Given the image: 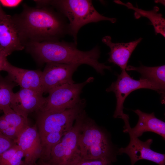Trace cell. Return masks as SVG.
Wrapping results in <instances>:
<instances>
[{
  "instance_id": "1",
  "label": "cell",
  "mask_w": 165,
  "mask_h": 165,
  "mask_svg": "<svg viewBox=\"0 0 165 165\" xmlns=\"http://www.w3.org/2000/svg\"><path fill=\"white\" fill-rule=\"evenodd\" d=\"M50 6L25 5L20 13L11 16L24 47L31 42L59 41L69 34L66 18Z\"/></svg>"
},
{
  "instance_id": "2",
  "label": "cell",
  "mask_w": 165,
  "mask_h": 165,
  "mask_svg": "<svg viewBox=\"0 0 165 165\" xmlns=\"http://www.w3.org/2000/svg\"><path fill=\"white\" fill-rule=\"evenodd\" d=\"M76 45L64 41H46L29 43L25 48L41 63L86 64L101 75L104 74L105 69L111 70V66L99 62L100 52L98 46L84 51L78 50Z\"/></svg>"
},
{
  "instance_id": "3",
  "label": "cell",
  "mask_w": 165,
  "mask_h": 165,
  "mask_svg": "<svg viewBox=\"0 0 165 165\" xmlns=\"http://www.w3.org/2000/svg\"><path fill=\"white\" fill-rule=\"evenodd\" d=\"M81 125L78 144L82 160L115 161L118 149L108 134L87 116L84 110L79 114Z\"/></svg>"
},
{
  "instance_id": "4",
  "label": "cell",
  "mask_w": 165,
  "mask_h": 165,
  "mask_svg": "<svg viewBox=\"0 0 165 165\" xmlns=\"http://www.w3.org/2000/svg\"><path fill=\"white\" fill-rule=\"evenodd\" d=\"M50 5L55 8L69 20V34L77 44V35L80 29L86 24L103 20L112 23L116 19L104 16L94 6L92 1L88 0H50Z\"/></svg>"
},
{
  "instance_id": "5",
  "label": "cell",
  "mask_w": 165,
  "mask_h": 165,
  "mask_svg": "<svg viewBox=\"0 0 165 165\" xmlns=\"http://www.w3.org/2000/svg\"><path fill=\"white\" fill-rule=\"evenodd\" d=\"M86 105L85 99H81L74 107L55 112L39 111L36 125L41 140L47 135L55 132L66 134L73 127L74 123Z\"/></svg>"
},
{
  "instance_id": "6",
  "label": "cell",
  "mask_w": 165,
  "mask_h": 165,
  "mask_svg": "<svg viewBox=\"0 0 165 165\" xmlns=\"http://www.w3.org/2000/svg\"><path fill=\"white\" fill-rule=\"evenodd\" d=\"M117 76L116 81L112 82L106 91L114 93L116 97V105L113 117L121 118L125 123L129 122V117L128 115L123 113V105L126 98L131 93L140 89H150L159 94L160 91L155 85L148 80L141 78L138 80L134 79L125 70H121V73Z\"/></svg>"
},
{
  "instance_id": "7",
  "label": "cell",
  "mask_w": 165,
  "mask_h": 165,
  "mask_svg": "<svg viewBox=\"0 0 165 165\" xmlns=\"http://www.w3.org/2000/svg\"><path fill=\"white\" fill-rule=\"evenodd\" d=\"M80 125L79 114L71 129L52 149L48 161L55 165H74L82 160L78 144Z\"/></svg>"
},
{
  "instance_id": "8",
  "label": "cell",
  "mask_w": 165,
  "mask_h": 165,
  "mask_svg": "<svg viewBox=\"0 0 165 165\" xmlns=\"http://www.w3.org/2000/svg\"><path fill=\"white\" fill-rule=\"evenodd\" d=\"M94 80L93 77H90L81 83L68 84L53 89L46 97L40 111L59 112L74 107L81 99L80 95L84 87Z\"/></svg>"
},
{
  "instance_id": "9",
  "label": "cell",
  "mask_w": 165,
  "mask_h": 165,
  "mask_svg": "<svg viewBox=\"0 0 165 165\" xmlns=\"http://www.w3.org/2000/svg\"><path fill=\"white\" fill-rule=\"evenodd\" d=\"M80 65L56 63H46L42 74V93H48L59 86L75 83L72 79L73 75Z\"/></svg>"
},
{
  "instance_id": "10",
  "label": "cell",
  "mask_w": 165,
  "mask_h": 165,
  "mask_svg": "<svg viewBox=\"0 0 165 165\" xmlns=\"http://www.w3.org/2000/svg\"><path fill=\"white\" fill-rule=\"evenodd\" d=\"M130 141L125 148L118 149V154L125 153L129 157L131 165H134L138 161L145 160L154 162L159 165H165V155L156 152L150 148L153 140L149 139L145 141L128 133Z\"/></svg>"
},
{
  "instance_id": "11",
  "label": "cell",
  "mask_w": 165,
  "mask_h": 165,
  "mask_svg": "<svg viewBox=\"0 0 165 165\" xmlns=\"http://www.w3.org/2000/svg\"><path fill=\"white\" fill-rule=\"evenodd\" d=\"M42 95L37 91L21 88L14 93L10 107L18 114L27 118L29 114L42 109L46 99Z\"/></svg>"
},
{
  "instance_id": "12",
  "label": "cell",
  "mask_w": 165,
  "mask_h": 165,
  "mask_svg": "<svg viewBox=\"0 0 165 165\" xmlns=\"http://www.w3.org/2000/svg\"><path fill=\"white\" fill-rule=\"evenodd\" d=\"M15 142L24 153L25 162L30 165H36V162L41 156L42 148L36 124L24 130Z\"/></svg>"
},
{
  "instance_id": "13",
  "label": "cell",
  "mask_w": 165,
  "mask_h": 165,
  "mask_svg": "<svg viewBox=\"0 0 165 165\" xmlns=\"http://www.w3.org/2000/svg\"><path fill=\"white\" fill-rule=\"evenodd\" d=\"M2 70L7 72V77L8 79L18 84L21 88L31 89L42 93V71L39 70L24 69L15 67L10 64L7 60L4 63Z\"/></svg>"
},
{
  "instance_id": "14",
  "label": "cell",
  "mask_w": 165,
  "mask_h": 165,
  "mask_svg": "<svg viewBox=\"0 0 165 165\" xmlns=\"http://www.w3.org/2000/svg\"><path fill=\"white\" fill-rule=\"evenodd\" d=\"M138 116V120L136 125L131 128L129 123L125 124L124 132L130 133L138 138L146 132L155 133L165 139V123L157 118L154 112L147 113L139 109L134 111Z\"/></svg>"
},
{
  "instance_id": "15",
  "label": "cell",
  "mask_w": 165,
  "mask_h": 165,
  "mask_svg": "<svg viewBox=\"0 0 165 165\" xmlns=\"http://www.w3.org/2000/svg\"><path fill=\"white\" fill-rule=\"evenodd\" d=\"M142 39L140 38L128 42L115 43L112 42L110 36H105L102 42L110 49L108 61L118 65L121 70H126L131 54Z\"/></svg>"
},
{
  "instance_id": "16",
  "label": "cell",
  "mask_w": 165,
  "mask_h": 165,
  "mask_svg": "<svg viewBox=\"0 0 165 165\" xmlns=\"http://www.w3.org/2000/svg\"><path fill=\"white\" fill-rule=\"evenodd\" d=\"M24 48L11 16L0 19V49L9 55Z\"/></svg>"
},
{
  "instance_id": "17",
  "label": "cell",
  "mask_w": 165,
  "mask_h": 165,
  "mask_svg": "<svg viewBox=\"0 0 165 165\" xmlns=\"http://www.w3.org/2000/svg\"><path fill=\"white\" fill-rule=\"evenodd\" d=\"M126 70L136 71L141 75L140 78L146 79L155 85L159 89L162 102L165 101V65L147 67L141 65L138 67L131 65L127 67Z\"/></svg>"
},
{
  "instance_id": "18",
  "label": "cell",
  "mask_w": 165,
  "mask_h": 165,
  "mask_svg": "<svg viewBox=\"0 0 165 165\" xmlns=\"http://www.w3.org/2000/svg\"><path fill=\"white\" fill-rule=\"evenodd\" d=\"M114 2L134 10V17L136 19H139L141 17L148 18L153 26L155 34L156 35L160 34L165 37V20L161 13H158L159 10V7L155 6L152 10L147 11L134 7L130 2L125 3L120 0H115Z\"/></svg>"
},
{
  "instance_id": "19",
  "label": "cell",
  "mask_w": 165,
  "mask_h": 165,
  "mask_svg": "<svg viewBox=\"0 0 165 165\" xmlns=\"http://www.w3.org/2000/svg\"><path fill=\"white\" fill-rule=\"evenodd\" d=\"M65 134L55 132L49 134L41 140L42 152L40 160H49L53 148L61 140Z\"/></svg>"
},
{
  "instance_id": "20",
  "label": "cell",
  "mask_w": 165,
  "mask_h": 165,
  "mask_svg": "<svg viewBox=\"0 0 165 165\" xmlns=\"http://www.w3.org/2000/svg\"><path fill=\"white\" fill-rule=\"evenodd\" d=\"M3 116L8 123L22 132L29 126L27 118H25L16 113L10 106L2 108Z\"/></svg>"
},
{
  "instance_id": "21",
  "label": "cell",
  "mask_w": 165,
  "mask_h": 165,
  "mask_svg": "<svg viewBox=\"0 0 165 165\" xmlns=\"http://www.w3.org/2000/svg\"><path fill=\"white\" fill-rule=\"evenodd\" d=\"M15 83L7 77L0 75V107L2 108L10 106L14 94L13 89Z\"/></svg>"
},
{
  "instance_id": "22",
  "label": "cell",
  "mask_w": 165,
  "mask_h": 165,
  "mask_svg": "<svg viewBox=\"0 0 165 165\" xmlns=\"http://www.w3.org/2000/svg\"><path fill=\"white\" fill-rule=\"evenodd\" d=\"M19 148L18 146L16 144L0 154V165H6Z\"/></svg>"
},
{
  "instance_id": "23",
  "label": "cell",
  "mask_w": 165,
  "mask_h": 165,
  "mask_svg": "<svg viewBox=\"0 0 165 165\" xmlns=\"http://www.w3.org/2000/svg\"><path fill=\"white\" fill-rule=\"evenodd\" d=\"M16 144L13 140L6 137L0 132V154Z\"/></svg>"
},
{
  "instance_id": "24",
  "label": "cell",
  "mask_w": 165,
  "mask_h": 165,
  "mask_svg": "<svg viewBox=\"0 0 165 165\" xmlns=\"http://www.w3.org/2000/svg\"><path fill=\"white\" fill-rule=\"evenodd\" d=\"M21 132L16 127L10 126L1 132L6 137L13 140L15 142Z\"/></svg>"
},
{
  "instance_id": "25",
  "label": "cell",
  "mask_w": 165,
  "mask_h": 165,
  "mask_svg": "<svg viewBox=\"0 0 165 165\" xmlns=\"http://www.w3.org/2000/svg\"><path fill=\"white\" fill-rule=\"evenodd\" d=\"M24 157V153L19 148L6 165H21L24 162L22 160Z\"/></svg>"
},
{
  "instance_id": "26",
  "label": "cell",
  "mask_w": 165,
  "mask_h": 165,
  "mask_svg": "<svg viewBox=\"0 0 165 165\" xmlns=\"http://www.w3.org/2000/svg\"><path fill=\"white\" fill-rule=\"evenodd\" d=\"M112 162L103 160H81L74 165H111Z\"/></svg>"
},
{
  "instance_id": "27",
  "label": "cell",
  "mask_w": 165,
  "mask_h": 165,
  "mask_svg": "<svg viewBox=\"0 0 165 165\" xmlns=\"http://www.w3.org/2000/svg\"><path fill=\"white\" fill-rule=\"evenodd\" d=\"M23 1L21 0H0L1 5L4 6L10 7L18 6Z\"/></svg>"
},
{
  "instance_id": "28",
  "label": "cell",
  "mask_w": 165,
  "mask_h": 165,
  "mask_svg": "<svg viewBox=\"0 0 165 165\" xmlns=\"http://www.w3.org/2000/svg\"><path fill=\"white\" fill-rule=\"evenodd\" d=\"M9 55L4 50L0 49V72L2 71V68L4 63L7 60V56Z\"/></svg>"
},
{
  "instance_id": "29",
  "label": "cell",
  "mask_w": 165,
  "mask_h": 165,
  "mask_svg": "<svg viewBox=\"0 0 165 165\" xmlns=\"http://www.w3.org/2000/svg\"><path fill=\"white\" fill-rule=\"evenodd\" d=\"M11 126L5 119L3 115L0 116V132L5 130Z\"/></svg>"
},
{
  "instance_id": "30",
  "label": "cell",
  "mask_w": 165,
  "mask_h": 165,
  "mask_svg": "<svg viewBox=\"0 0 165 165\" xmlns=\"http://www.w3.org/2000/svg\"><path fill=\"white\" fill-rule=\"evenodd\" d=\"M38 165H55L48 160H39Z\"/></svg>"
},
{
  "instance_id": "31",
  "label": "cell",
  "mask_w": 165,
  "mask_h": 165,
  "mask_svg": "<svg viewBox=\"0 0 165 165\" xmlns=\"http://www.w3.org/2000/svg\"><path fill=\"white\" fill-rule=\"evenodd\" d=\"M7 15L2 9V5L0 2V19L5 18Z\"/></svg>"
},
{
  "instance_id": "32",
  "label": "cell",
  "mask_w": 165,
  "mask_h": 165,
  "mask_svg": "<svg viewBox=\"0 0 165 165\" xmlns=\"http://www.w3.org/2000/svg\"><path fill=\"white\" fill-rule=\"evenodd\" d=\"M21 165H29L26 163L24 161V162Z\"/></svg>"
},
{
  "instance_id": "33",
  "label": "cell",
  "mask_w": 165,
  "mask_h": 165,
  "mask_svg": "<svg viewBox=\"0 0 165 165\" xmlns=\"http://www.w3.org/2000/svg\"><path fill=\"white\" fill-rule=\"evenodd\" d=\"M0 108H1V107H0Z\"/></svg>"
}]
</instances>
